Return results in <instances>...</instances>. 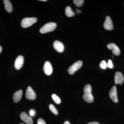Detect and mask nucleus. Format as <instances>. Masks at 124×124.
<instances>
[{
    "instance_id": "3",
    "label": "nucleus",
    "mask_w": 124,
    "mask_h": 124,
    "mask_svg": "<svg viewBox=\"0 0 124 124\" xmlns=\"http://www.w3.org/2000/svg\"><path fill=\"white\" fill-rule=\"evenodd\" d=\"M82 65V62L81 60H79L75 62L68 68V73L70 75H73L77 71L81 68Z\"/></svg>"
},
{
    "instance_id": "13",
    "label": "nucleus",
    "mask_w": 124,
    "mask_h": 124,
    "mask_svg": "<svg viewBox=\"0 0 124 124\" xmlns=\"http://www.w3.org/2000/svg\"><path fill=\"white\" fill-rule=\"evenodd\" d=\"M23 94V91L21 90L16 91L13 95V99L15 103H17L21 100Z\"/></svg>"
},
{
    "instance_id": "4",
    "label": "nucleus",
    "mask_w": 124,
    "mask_h": 124,
    "mask_svg": "<svg viewBox=\"0 0 124 124\" xmlns=\"http://www.w3.org/2000/svg\"><path fill=\"white\" fill-rule=\"evenodd\" d=\"M25 96L27 99L29 100H34L36 98V94L35 93L30 86H28L27 88Z\"/></svg>"
},
{
    "instance_id": "20",
    "label": "nucleus",
    "mask_w": 124,
    "mask_h": 124,
    "mask_svg": "<svg viewBox=\"0 0 124 124\" xmlns=\"http://www.w3.org/2000/svg\"><path fill=\"white\" fill-rule=\"evenodd\" d=\"M75 4L78 7H81L84 3V0H73Z\"/></svg>"
},
{
    "instance_id": "9",
    "label": "nucleus",
    "mask_w": 124,
    "mask_h": 124,
    "mask_svg": "<svg viewBox=\"0 0 124 124\" xmlns=\"http://www.w3.org/2000/svg\"><path fill=\"white\" fill-rule=\"evenodd\" d=\"M43 70L46 75L49 76L53 72V69L50 62L47 61L45 62Z\"/></svg>"
},
{
    "instance_id": "10",
    "label": "nucleus",
    "mask_w": 124,
    "mask_h": 124,
    "mask_svg": "<svg viewBox=\"0 0 124 124\" xmlns=\"http://www.w3.org/2000/svg\"><path fill=\"white\" fill-rule=\"evenodd\" d=\"M103 26L104 29L108 31H111L113 29V22L109 16H107Z\"/></svg>"
},
{
    "instance_id": "8",
    "label": "nucleus",
    "mask_w": 124,
    "mask_h": 124,
    "mask_svg": "<svg viewBox=\"0 0 124 124\" xmlns=\"http://www.w3.org/2000/svg\"><path fill=\"white\" fill-rule=\"evenodd\" d=\"M24 63V58L22 55H19L16 59L15 62V67L17 70H19L22 68Z\"/></svg>"
},
{
    "instance_id": "28",
    "label": "nucleus",
    "mask_w": 124,
    "mask_h": 124,
    "mask_svg": "<svg viewBox=\"0 0 124 124\" xmlns=\"http://www.w3.org/2000/svg\"><path fill=\"white\" fill-rule=\"evenodd\" d=\"M76 11L77 13H79L81 12V11H80V10L78 9H76Z\"/></svg>"
},
{
    "instance_id": "22",
    "label": "nucleus",
    "mask_w": 124,
    "mask_h": 124,
    "mask_svg": "<svg viewBox=\"0 0 124 124\" xmlns=\"http://www.w3.org/2000/svg\"><path fill=\"white\" fill-rule=\"evenodd\" d=\"M37 124H46L44 120L42 118L38 119L37 121Z\"/></svg>"
},
{
    "instance_id": "16",
    "label": "nucleus",
    "mask_w": 124,
    "mask_h": 124,
    "mask_svg": "<svg viewBox=\"0 0 124 124\" xmlns=\"http://www.w3.org/2000/svg\"><path fill=\"white\" fill-rule=\"evenodd\" d=\"M65 14L68 17H73L75 15L74 12L72 11L71 7L69 6L66 7L65 9Z\"/></svg>"
},
{
    "instance_id": "25",
    "label": "nucleus",
    "mask_w": 124,
    "mask_h": 124,
    "mask_svg": "<svg viewBox=\"0 0 124 124\" xmlns=\"http://www.w3.org/2000/svg\"><path fill=\"white\" fill-rule=\"evenodd\" d=\"M87 124H100L98 122H90Z\"/></svg>"
},
{
    "instance_id": "5",
    "label": "nucleus",
    "mask_w": 124,
    "mask_h": 124,
    "mask_svg": "<svg viewBox=\"0 0 124 124\" xmlns=\"http://www.w3.org/2000/svg\"><path fill=\"white\" fill-rule=\"evenodd\" d=\"M109 94L110 98L114 102L117 103L118 102L117 89L116 85H114L111 89L109 92Z\"/></svg>"
},
{
    "instance_id": "24",
    "label": "nucleus",
    "mask_w": 124,
    "mask_h": 124,
    "mask_svg": "<svg viewBox=\"0 0 124 124\" xmlns=\"http://www.w3.org/2000/svg\"><path fill=\"white\" fill-rule=\"evenodd\" d=\"M35 114V112L33 110H31L30 111V115H31V116H34Z\"/></svg>"
},
{
    "instance_id": "12",
    "label": "nucleus",
    "mask_w": 124,
    "mask_h": 124,
    "mask_svg": "<svg viewBox=\"0 0 124 124\" xmlns=\"http://www.w3.org/2000/svg\"><path fill=\"white\" fill-rule=\"evenodd\" d=\"M53 47L54 49L59 53H62L64 50V45L59 41L56 40L54 42Z\"/></svg>"
},
{
    "instance_id": "30",
    "label": "nucleus",
    "mask_w": 124,
    "mask_h": 124,
    "mask_svg": "<svg viewBox=\"0 0 124 124\" xmlns=\"http://www.w3.org/2000/svg\"><path fill=\"white\" fill-rule=\"evenodd\" d=\"M23 124V123H20V124Z\"/></svg>"
},
{
    "instance_id": "29",
    "label": "nucleus",
    "mask_w": 124,
    "mask_h": 124,
    "mask_svg": "<svg viewBox=\"0 0 124 124\" xmlns=\"http://www.w3.org/2000/svg\"><path fill=\"white\" fill-rule=\"evenodd\" d=\"M39 1H47L46 0H40Z\"/></svg>"
},
{
    "instance_id": "14",
    "label": "nucleus",
    "mask_w": 124,
    "mask_h": 124,
    "mask_svg": "<svg viewBox=\"0 0 124 124\" xmlns=\"http://www.w3.org/2000/svg\"><path fill=\"white\" fill-rule=\"evenodd\" d=\"M5 9L9 13H11L13 11V6L11 2L9 0H4Z\"/></svg>"
},
{
    "instance_id": "1",
    "label": "nucleus",
    "mask_w": 124,
    "mask_h": 124,
    "mask_svg": "<svg viewBox=\"0 0 124 124\" xmlns=\"http://www.w3.org/2000/svg\"><path fill=\"white\" fill-rule=\"evenodd\" d=\"M57 27L56 23L53 22L48 23L45 24L40 28V32L41 33H45L54 31Z\"/></svg>"
},
{
    "instance_id": "15",
    "label": "nucleus",
    "mask_w": 124,
    "mask_h": 124,
    "mask_svg": "<svg viewBox=\"0 0 124 124\" xmlns=\"http://www.w3.org/2000/svg\"><path fill=\"white\" fill-rule=\"evenodd\" d=\"M83 98L88 103L92 102L93 101V97L92 94L85 93L83 95Z\"/></svg>"
},
{
    "instance_id": "26",
    "label": "nucleus",
    "mask_w": 124,
    "mask_h": 124,
    "mask_svg": "<svg viewBox=\"0 0 124 124\" xmlns=\"http://www.w3.org/2000/svg\"><path fill=\"white\" fill-rule=\"evenodd\" d=\"M63 124H70V122L68 121H65L63 123Z\"/></svg>"
},
{
    "instance_id": "27",
    "label": "nucleus",
    "mask_w": 124,
    "mask_h": 124,
    "mask_svg": "<svg viewBox=\"0 0 124 124\" xmlns=\"http://www.w3.org/2000/svg\"><path fill=\"white\" fill-rule=\"evenodd\" d=\"M2 50V48L1 47V46H0V54L1 53V51Z\"/></svg>"
},
{
    "instance_id": "21",
    "label": "nucleus",
    "mask_w": 124,
    "mask_h": 124,
    "mask_svg": "<svg viewBox=\"0 0 124 124\" xmlns=\"http://www.w3.org/2000/svg\"><path fill=\"white\" fill-rule=\"evenodd\" d=\"M100 66L102 69H106L107 67V64L105 60H103L100 63Z\"/></svg>"
},
{
    "instance_id": "7",
    "label": "nucleus",
    "mask_w": 124,
    "mask_h": 124,
    "mask_svg": "<svg viewBox=\"0 0 124 124\" xmlns=\"http://www.w3.org/2000/svg\"><path fill=\"white\" fill-rule=\"evenodd\" d=\"M124 81V77L123 74L120 72H116L115 76V84L121 85Z\"/></svg>"
},
{
    "instance_id": "17",
    "label": "nucleus",
    "mask_w": 124,
    "mask_h": 124,
    "mask_svg": "<svg viewBox=\"0 0 124 124\" xmlns=\"http://www.w3.org/2000/svg\"><path fill=\"white\" fill-rule=\"evenodd\" d=\"M84 91L85 94L91 93L92 87L91 85L89 84L86 85L84 88Z\"/></svg>"
},
{
    "instance_id": "23",
    "label": "nucleus",
    "mask_w": 124,
    "mask_h": 124,
    "mask_svg": "<svg viewBox=\"0 0 124 124\" xmlns=\"http://www.w3.org/2000/svg\"><path fill=\"white\" fill-rule=\"evenodd\" d=\"M107 66L109 68H113V64L111 60H108V63L107 64Z\"/></svg>"
},
{
    "instance_id": "2",
    "label": "nucleus",
    "mask_w": 124,
    "mask_h": 124,
    "mask_svg": "<svg viewBox=\"0 0 124 124\" xmlns=\"http://www.w3.org/2000/svg\"><path fill=\"white\" fill-rule=\"evenodd\" d=\"M37 20V18L35 17L24 18L21 22V26L24 28L28 27L36 22Z\"/></svg>"
},
{
    "instance_id": "19",
    "label": "nucleus",
    "mask_w": 124,
    "mask_h": 124,
    "mask_svg": "<svg viewBox=\"0 0 124 124\" xmlns=\"http://www.w3.org/2000/svg\"><path fill=\"white\" fill-rule=\"evenodd\" d=\"M49 108L50 109V111L54 115H58V113L57 110L53 104H49Z\"/></svg>"
},
{
    "instance_id": "18",
    "label": "nucleus",
    "mask_w": 124,
    "mask_h": 124,
    "mask_svg": "<svg viewBox=\"0 0 124 124\" xmlns=\"http://www.w3.org/2000/svg\"><path fill=\"white\" fill-rule=\"evenodd\" d=\"M52 98L54 101L57 104H59L61 103V100L60 98L55 94H53L52 95Z\"/></svg>"
},
{
    "instance_id": "6",
    "label": "nucleus",
    "mask_w": 124,
    "mask_h": 124,
    "mask_svg": "<svg viewBox=\"0 0 124 124\" xmlns=\"http://www.w3.org/2000/svg\"><path fill=\"white\" fill-rule=\"evenodd\" d=\"M107 47L109 49L112 50V53L114 55L118 56L120 54V51L119 48L114 43H110L107 45Z\"/></svg>"
},
{
    "instance_id": "11",
    "label": "nucleus",
    "mask_w": 124,
    "mask_h": 124,
    "mask_svg": "<svg viewBox=\"0 0 124 124\" xmlns=\"http://www.w3.org/2000/svg\"><path fill=\"white\" fill-rule=\"evenodd\" d=\"M21 120L27 124H32L33 121L31 116L28 115L25 112H23L20 115Z\"/></svg>"
}]
</instances>
